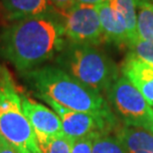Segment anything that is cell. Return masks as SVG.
<instances>
[{"label": "cell", "instance_id": "cell-1", "mask_svg": "<svg viewBox=\"0 0 153 153\" xmlns=\"http://www.w3.org/2000/svg\"><path fill=\"white\" fill-rule=\"evenodd\" d=\"M59 18L49 14L14 21L0 34V55L19 73L41 67L66 45Z\"/></svg>", "mask_w": 153, "mask_h": 153}, {"label": "cell", "instance_id": "cell-2", "mask_svg": "<svg viewBox=\"0 0 153 153\" xmlns=\"http://www.w3.org/2000/svg\"><path fill=\"white\" fill-rule=\"evenodd\" d=\"M22 76L41 100L49 99L72 111L88 112L114 124V114L102 94L82 84L58 66H41L22 73Z\"/></svg>", "mask_w": 153, "mask_h": 153}, {"label": "cell", "instance_id": "cell-3", "mask_svg": "<svg viewBox=\"0 0 153 153\" xmlns=\"http://www.w3.org/2000/svg\"><path fill=\"white\" fill-rule=\"evenodd\" d=\"M56 62L59 68L100 94L106 93L118 78L114 63L94 45L68 41L57 55Z\"/></svg>", "mask_w": 153, "mask_h": 153}, {"label": "cell", "instance_id": "cell-4", "mask_svg": "<svg viewBox=\"0 0 153 153\" xmlns=\"http://www.w3.org/2000/svg\"><path fill=\"white\" fill-rule=\"evenodd\" d=\"M0 134L19 153H41L34 130L24 114L20 94L3 67L0 71Z\"/></svg>", "mask_w": 153, "mask_h": 153}, {"label": "cell", "instance_id": "cell-5", "mask_svg": "<svg viewBox=\"0 0 153 153\" xmlns=\"http://www.w3.org/2000/svg\"><path fill=\"white\" fill-rule=\"evenodd\" d=\"M106 94L125 125L145 128L153 132L152 106L125 76H118Z\"/></svg>", "mask_w": 153, "mask_h": 153}, {"label": "cell", "instance_id": "cell-6", "mask_svg": "<svg viewBox=\"0 0 153 153\" xmlns=\"http://www.w3.org/2000/svg\"><path fill=\"white\" fill-rule=\"evenodd\" d=\"M69 42L97 45L105 41L96 5L76 3L68 10L57 12Z\"/></svg>", "mask_w": 153, "mask_h": 153}, {"label": "cell", "instance_id": "cell-7", "mask_svg": "<svg viewBox=\"0 0 153 153\" xmlns=\"http://www.w3.org/2000/svg\"><path fill=\"white\" fill-rule=\"evenodd\" d=\"M59 115L64 133L73 140L85 136H97L106 133L112 125L102 117L88 112L76 111L60 105L49 99H43Z\"/></svg>", "mask_w": 153, "mask_h": 153}, {"label": "cell", "instance_id": "cell-8", "mask_svg": "<svg viewBox=\"0 0 153 153\" xmlns=\"http://www.w3.org/2000/svg\"><path fill=\"white\" fill-rule=\"evenodd\" d=\"M20 97L24 114L34 130L39 146L52 137L64 133L61 119L54 111L25 94H20Z\"/></svg>", "mask_w": 153, "mask_h": 153}, {"label": "cell", "instance_id": "cell-9", "mask_svg": "<svg viewBox=\"0 0 153 153\" xmlns=\"http://www.w3.org/2000/svg\"><path fill=\"white\" fill-rule=\"evenodd\" d=\"M105 40L118 45L129 44L127 26L123 15L117 7L116 0L96 5Z\"/></svg>", "mask_w": 153, "mask_h": 153}, {"label": "cell", "instance_id": "cell-10", "mask_svg": "<svg viewBox=\"0 0 153 153\" xmlns=\"http://www.w3.org/2000/svg\"><path fill=\"white\" fill-rule=\"evenodd\" d=\"M122 74L153 108V66L130 53L122 66Z\"/></svg>", "mask_w": 153, "mask_h": 153}, {"label": "cell", "instance_id": "cell-11", "mask_svg": "<svg viewBox=\"0 0 153 153\" xmlns=\"http://www.w3.org/2000/svg\"><path fill=\"white\" fill-rule=\"evenodd\" d=\"M115 137L125 153H153V132L150 130L124 125L116 131Z\"/></svg>", "mask_w": 153, "mask_h": 153}, {"label": "cell", "instance_id": "cell-12", "mask_svg": "<svg viewBox=\"0 0 153 153\" xmlns=\"http://www.w3.org/2000/svg\"><path fill=\"white\" fill-rule=\"evenodd\" d=\"M1 4L6 17L12 21L49 14L54 10L49 0H1Z\"/></svg>", "mask_w": 153, "mask_h": 153}, {"label": "cell", "instance_id": "cell-13", "mask_svg": "<svg viewBox=\"0 0 153 153\" xmlns=\"http://www.w3.org/2000/svg\"><path fill=\"white\" fill-rule=\"evenodd\" d=\"M136 31L138 39L153 42V4L146 0H137Z\"/></svg>", "mask_w": 153, "mask_h": 153}, {"label": "cell", "instance_id": "cell-14", "mask_svg": "<svg viewBox=\"0 0 153 153\" xmlns=\"http://www.w3.org/2000/svg\"><path fill=\"white\" fill-rule=\"evenodd\" d=\"M118 9L123 15L125 22H126L129 44L128 46L138 40L136 31V9L137 0H116Z\"/></svg>", "mask_w": 153, "mask_h": 153}, {"label": "cell", "instance_id": "cell-15", "mask_svg": "<svg viewBox=\"0 0 153 153\" xmlns=\"http://www.w3.org/2000/svg\"><path fill=\"white\" fill-rule=\"evenodd\" d=\"M93 153H125V151L116 137L102 133L94 137Z\"/></svg>", "mask_w": 153, "mask_h": 153}, {"label": "cell", "instance_id": "cell-16", "mask_svg": "<svg viewBox=\"0 0 153 153\" xmlns=\"http://www.w3.org/2000/svg\"><path fill=\"white\" fill-rule=\"evenodd\" d=\"M73 143L74 140L71 137L67 136L65 133H61L40 145L39 148L41 153H71Z\"/></svg>", "mask_w": 153, "mask_h": 153}, {"label": "cell", "instance_id": "cell-17", "mask_svg": "<svg viewBox=\"0 0 153 153\" xmlns=\"http://www.w3.org/2000/svg\"><path fill=\"white\" fill-rule=\"evenodd\" d=\"M128 47L134 56L153 66V42L138 39Z\"/></svg>", "mask_w": 153, "mask_h": 153}, {"label": "cell", "instance_id": "cell-18", "mask_svg": "<svg viewBox=\"0 0 153 153\" xmlns=\"http://www.w3.org/2000/svg\"><path fill=\"white\" fill-rule=\"evenodd\" d=\"M94 137L96 136H85L74 140L71 153H93V142Z\"/></svg>", "mask_w": 153, "mask_h": 153}, {"label": "cell", "instance_id": "cell-19", "mask_svg": "<svg viewBox=\"0 0 153 153\" xmlns=\"http://www.w3.org/2000/svg\"><path fill=\"white\" fill-rule=\"evenodd\" d=\"M54 10L57 12L65 11L76 4V0H49Z\"/></svg>", "mask_w": 153, "mask_h": 153}, {"label": "cell", "instance_id": "cell-20", "mask_svg": "<svg viewBox=\"0 0 153 153\" xmlns=\"http://www.w3.org/2000/svg\"><path fill=\"white\" fill-rule=\"evenodd\" d=\"M0 153H19L16 148L0 134Z\"/></svg>", "mask_w": 153, "mask_h": 153}, {"label": "cell", "instance_id": "cell-21", "mask_svg": "<svg viewBox=\"0 0 153 153\" xmlns=\"http://www.w3.org/2000/svg\"><path fill=\"white\" fill-rule=\"evenodd\" d=\"M106 1H114V0H76V3H82V4H90V5H97L100 3Z\"/></svg>", "mask_w": 153, "mask_h": 153}, {"label": "cell", "instance_id": "cell-22", "mask_svg": "<svg viewBox=\"0 0 153 153\" xmlns=\"http://www.w3.org/2000/svg\"><path fill=\"white\" fill-rule=\"evenodd\" d=\"M1 69H2V67H0V71H1Z\"/></svg>", "mask_w": 153, "mask_h": 153}]
</instances>
